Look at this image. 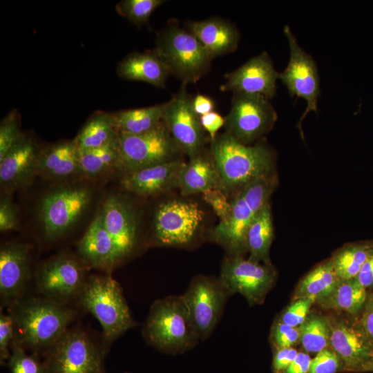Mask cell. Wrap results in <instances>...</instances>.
Masks as SVG:
<instances>
[{
    "mask_svg": "<svg viewBox=\"0 0 373 373\" xmlns=\"http://www.w3.org/2000/svg\"><path fill=\"white\" fill-rule=\"evenodd\" d=\"M209 152L226 193L274 172V153L265 143L245 145L224 132L211 142Z\"/></svg>",
    "mask_w": 373,
    "mask_h": 373,
    "instance_id": "6da1fadb",
    "label": "cell"
},
{
    "mask_svg": "<svg viewBox=\"0 0 373 373\" xmlns=\"http://www.w3.org/2000/svg\"><path fill=\"white\" fill-rule=\"evenodd\" d=\"M10 315L14 323V342L38 350L50 348L62 336L75 312L49 298H31L19 303Z\"/></svg>",
    "mask_w": 373,
    "mask_h": 373,
    "instance_id": "7a4b0ae2",
    "label": "cell"
},
{
    "mask_svg": "<svg viewBox=\"0 0 373 373\" xmlns=\"http://www.w3.org/2000/svg\"><path fill=\"white\" fill-rule=\"evenodd\" d=\"M278 184L275 172L261 177L238 190L231 200L232 209L225 222H219L211 231L213 240L229 255L247 251V231L269 200Z\"/></svg>",
    "mask_w": 373,
    "mask_h": 373,
    "instance_id": "3957f363",
    "label": "cell"
},
{
    "mask_svg": "<svg viewBox=\"0 0 373 373\" xmlns=\"http://www.w3.org/2000/svg\"><path fill=\"white\" fill-rule=\"evenodd\" d=\"M143 335L155 348L173 354L191 349L200 340L182 296H168L152 304Z\"/></svg>",
    "mask_w": 373,
    "mask_h": 373,
    "instance_id": "277c9868",
    "label": "cell"
},
{
    "mask_svg": "<svg viewBox=\"0 0 373 373\" xmlns=\"http://www.w3.org/2000/svg\"><path fill=\"white\" fill-rule=\"evenodd\" d=\"M78 296L79 303L100 323L107 341L135 326L121 287L111 276L90 277Z\"/></svg>",
    "mask_w": 373,
    "mask_h": 373,
    "instance_id": "5b68a950",
    "label": "cell"
},
{
    "mask_svg": "<svg viewBox=\"0 0 373 373\" xmlns=\"http://www.w3.org/2000/svg\"><path fill=\"white\" fill-rule=\"evenodd\" d=\"M153 50L182 84L195 83L205 75L213 59L188 30L170 24L158 32Z\"/></svg>",
    "mask_w": 373,
    "mask_h": 373,
    "instance_id": "8992f818",
    "label": "cell"
},
{
    "mask_svg": "<svg viewBox=\"0 0 373 373\" xmlns=\"http://www.w3.org/2000/svg\"><path fill=\"white\" fill-rule=\"evenodd\" d=\"M91 198V190L84 185L61 186L45 194L38 210L45 237L55 240L66 234L83 216Z\"/></svg>",
    "mask_w": 373,
    "mask_h": 373,
    "instance_id": "52a82bcc",
    "label": "cell"
},
{
    "mask_svg": "<svg viewBox=\"0 0 373 373\" xmlns=\"http://www.w3.org/2000/svg\"><path fill=\"white\" fill-rule=\"evenodd\" d=\"M118 148L125 173L180 159L182 153L162 121L144 133H118Z\"/></svg>",
    "mask_w": 373,
    "mask_h": 373,
    "instance_id": "ba28073f",
    "label": "cell"
},
{
    "mask_svg": "<svg viewBox=\"0 0 373 373\" xmlns=\"http://www.w3.org/2000/svg\"><path fill=\"white\" fill-rule=\"evenodd\" d=\"M277 117L265 97L233 93L231 109L224 117L225 133L242 144L251 145L273 128Z\"/></svg>",
    "mask_w": 373,
    "mask_h": 373,
    "instance_id": "9c48e42d",
    "label": "cell"
},
{
    "mask_svg": "<svg viewBox=\"0 0 373 373\" xmlns=\"http://www.w3.org/2000/svg\"><path fill=\"white\" fill-rule=\"evenodd\" d=\"M104 352L80 329L67 330L49 348L47 373H102Z\"/></svg>",
    "mask_w": 373,
    "mask_h": 373,
    "instance_id": "30bf717a",
    "label": "cell"
},
{
    "mask_svg": "<svg viewBox=\"0 0 373 373\" xmlns=\"http://www.w3.org/2000/svg\"><path fill=\"white\" fill-rule=\"evenodd\" d=\"M204 212L192 201L170 200L161 203L153 218V235L162 246L184 247L195 239Z\"/></svg>",
    "mask_w": 373,
    "mask_h": 373,
    "instance_id": "8fae6325",
    "label": "cell"
},
{
    "mask_svg": "<svg viewBox=\"0 0 373 373\" xmlns=\"http://www.w3.org/2000/svg\"><path fill=\"white\" fill-rule=\"evenodd\" d=\"M229 296L218 278L197 276L191 280L182 297L200 340L213 332Z\"/></svg>",
    "mask_w": 373,
    "mask_h": 373,
    "instance_id": "7c38bea8",
    "label": "cell"
},
{
    "mask_svg": "<svg viewBox=\"0 0 373 373\" xmlns=\"http://www.w3.org/2000/svg\"><path fill=\"white\" fill-rule=\"evenodd\" d=\"M218 278L230 295L238 293L253 305L264 301L274 283L276 271L271 264L229 255L222 262Z\"/></svg>",
    "mask_w": 373,
    "mask_h": 373,
    "instance_id": "4fadbf2b",
    "label": "cell"
},
{
    "mask_svg": "<svg viewBox=\"0 0 373 373\" xmlns=\"http://www.w3.org/2000/svg\"><path fill=\"white\" fill-rule=\"evenodd\" d=\"M186 84L165 102L162 121L182 153L191 159L204 151L205 131L194 112Z\"/></svg>",
    "mask_w": 373,
    "mask_h": 373,
    "instance_id": "5bb4252c",
    "label": "cell"
},
{
    "mask_svg": "<svg viewBox=\"0 0 373 373\" xmlns=\"http://www.w3.org/2000/svg\"><path fill=\"white\" fill-rule=\"evenodd\" d=\"M284 33L289 42L290 56L286 68L279 74V79L291 97H302L307 102L300 124L309 112L317 113L320 79L315 61L301 48L288 26H285Z\"/></svg>",
    "mask_w": 373,
    "mask_h": 373,
    "instance_id": "9a60e30c",
    "label": "cell"
},
{
    "mask_svg": "<svg viewBox=\"0 0 373 373\" xmlns=\"http://www.w3.org/2000/svg\"><path fill=\"white\" fill-rule=\"evenodd\" d=\"M36 281L41 294L62 303L78 296L86 282L79 262L65 254L44 263L37 271Z\"/></svg>",
    "mask_w": 373,
    "mask_h": 373,
    "instance_id": "2e32d148",
    "label": "cell"
},
{
    "mask_svg": "<svg viewBox=\"0 0 373 373\" xmlns=\"http://www.w3.org/2000/svg\"><path fill=\"white\" fill-rule=\"evenodd\" d=\"M104 226L115 246L116 264L135 250L138 238V217L132 204L123 196L111 194L100 209Z\"/></svg>",
    "mask_w": 373,
    "mask_h": 373,
    "instance_id": "e0dca14e",
    "label": "cell"
},
{
    "mask_svg": "<svg viewBox=\"0 0 373 373\" xmlns=\"http://www.w3.org/2000/svg\"><path fill=\"white\" fill-rule=\"evenodd\" d=\"M279 74L269 55L262 52L227 74L221 89L233 93L259 95L270 100L276 94Z\"/></svg>",
    "mask_w": 373,
    "mask_h": 373,
    "instance_id": "ac0fdd59",
    "label": "cell"
},
{
    "mask_svg": "<svg viewBox=\"0 0 373 373\" xmlns=\"http://www.w3.org/2000/svg\"><path fill=\"white\" fill-rule=\"evenodd\" d=\"M40 150L32 137L23 134L0 160L1 187L15 189L26 185L36 175V165Z\"/></svg>",
    "mask_w": 373,
    "mask_h": 373,
    "instance_id": "d6986e66",
    "label": "cell"
},
{
    "mask_svg": "<svg viewBox=\"0 0 373 373\" xmlns=\"http://www.w3.org/2000/svg\"><path fill=\"white\" fill-rule=\"evenodd\" d=\"M184 162L180 159L125 173L121 180L124 189L140 196H150L178 188Z\"/></svg>",
    "mask_w": 373,
    "mask_h": 373,
    "instance_id": "ffe728a7",
    "label": "cell"
},
{
    "mask_svg": "<svg viewBox=\"0 0 373 373\" xmlns=\"http://www.w3.org/2000/svg\"><path fill=\"white\" fill-rule=\"evenodd\" d=\"M330 327L329 344L332 350L350 371H364L373 355V348L358 327L343 322Z\"/></svg>",
    "mask_w": 373,
    "mask_h": 373,
    "instance_id": "44dd1931",
    "label": "cell"
},
{
    "mask_svg": "<svg viewBox=\"0 0 373 373\" xmlns=\"http://www.w3.org/2000/svg\"><path fill=\"white\" fill-rule=\"evenodd\" d=\"M30 249L19 242L3 245L0 250V292L4 299L17 297L30 274Z\"/></svg>",
    "mask_w": 373,
    "mask_h": 373,
    "instance_id": "7402d4cb",
    "label": "cell"
},
{
    "mask_svg": "<svg viewBox=\"0 0 373 373\" xmlns=\"http://www.w3.org/2000/svg\"><path fill=\"white\" fill-rule=\"evenodd\" d=\"M187 30L193 33L212 59L233 52L240 40L237 28L231 22L217 17L190 21Z\"/></svg>",
    "mask_w": 373,
    "mask_h": 373,
    "instance_id": "603a6c76",
    "label": "cell"
},
{
    "mask_svg": "<svg viewBox=\"0 0 373 373\" xmlns=\"http://www.w3.org/2000/svg\"><path fill=\"white\" fill-rule=\"evenodd\" d=\"M77 249L82 258L93 267L108 270L116 265L115 246L100 210L79 240Z\"/></svg>",
    "mask_w": 373,
    "mask_h": 373,
    "instance_id": "cb8c5ba5",
    "label": "cell"
},
{
    "mask_svg": "<svg viewBox=\"0 0 373 373\" xmlns=\"http://www.w3.org/2000/svg\"><path fill=\"white\" fill-rule=\"evenodd\" d=\"M178 188L183 195L202 194L213 189L224 191L221 177L209 151L208 153L203 151L184 162L179 175Z\"/></svg>",
    "mask_w": 373,
    "mask_h": 373,
    "instance_id": "d4e9b609",
    "label": "cell"
},
{
    "mask_svg": "<svg viewBox=\"0 0 373 373\" xmlns=\"http://www.w3.org/2000/svg\"><path fill=\"white\" fill-rule=\"evenodd\" d=\"M117 73L122 79L144 82L156 87H164L168 77L172 75L153 50L128 54L117 64Z\"/></svg>",
    "mask_w": 373,
    "mask_h": 373,
    "instance_id": "484cf974",
    "label": "cell"
},
{
    "mask_svg": "<svg viewBox=\"0 0 373 373\" xmlns=\"http://www.w3.org/2000/svg\"><path fill=\"white\" fill-rule=\"evenodd\" d=\"M80 173L79 150L75 139L62 141L43 149L38 155L36 175L46 179H64Z\"/></svg>",
    "mask_w": 373,
    "mask_h": 373,
    "instance_id": "4316f807",
    "label": "cell"
},
{
    "mask_svg": "<svg viewBox=\"0 0 373 373\" xmlns=\"http://www.w3.org/2000/svg\"><path fill=\"white\" fill-rule=\"evenodd\" d=\"M274 239V225L271 206L267 203L249 225L245 236L249 260L271 264L269 249Z\"/></svg>",
    "mask_w": 373,
    "mask_h": 373,
    "instance_id": "83f0119b",
    "label": "cell"
},
{
    "mask_svg": "<svg viewBox=\"0 0 373 373\" xmlns=\"http://www.w3.org/2000/svg\"><path fill=\"white\" fill-rule=\"evenodd\" d=\"M340 280L329 258L316 266L300 280L294 298L295 300L309 298L316 302L327 297Z\"/></svg>",
    "mask_w": 373,
    "mask_h": 373,
    "instance_id": "f1b7e54d",
    "label": "cell"
},
{
    "mask_svg": "<svg viewBox=\"0 0 373 373\" xmlns=\"http://www.w3.org/2000/svg\"><path fill=\"white\" fill-rule=\"evenodd\" d=\"M165 103L111 113L117 133L141 134L156 127L162 119Z\"/></svg>",
    "mask_w": 373,
    "mask_h": 373,
    "instance_id": "f546056e",
    "label": "cell"
},
{
    "mask_svg": "<svg viewBox=\"0 0 373 373\" xmlns=\"http://www.w3.org/2000/svg\"><path fill=\"white\" fill-rule=\"evenodd\" d=\"M118 136L111 113H95L79 131L75 138L79 151L102 147L115 140Z\"/></svg>",
    "mask_w": 373,
    "mask_h": 373,
    "instance_id": "4dcf8cb0",
    "label": "cell"
},
{
    "mask_svg": "<svg viewBox=\"0 0 373 373\" xmlns=\"http://www.w3.org/2000/svg\"><path fill=\"white\" fill-rule=\"evenodd\" d=\"M367 297L366 289L355 278L341 279L327 297L316 303L326 309L341 310L356 314L363 308Z\"/></svg>",
    "mask_w": 373,
    "mask_h": 373,
    "instance_id": "1f68e13d",
    "label": "cell"
},
{
    "mask_svg": "<svg viewBox=\"0 0 373 373\" xmlns=\"http://www.w3.org/2000/svg\"><path fill=\"white\" fill-rule=\"evenodd\" d=\"M120 160L117 137L100 148L79 151V166L81 173L94 178L108 171L119 169Z\"/></svg>",
    "mask_w": 373,
    "mask_h": 373,
    "instance_id": "d6a6232c",
    "label": "cell"
},
{
    "mask_svg": "<svg viewBox=\"0 0 373 373\" xmlns=\"http://www.w3.org/2000/svg\"><path fill=\"white\" fill-rule=\"evenodd\" d=\"M372 246L352 244L336 251L331 258L334 269L341 279L355 278L367 260Z\"/></svg>",
    "mask_w": 373,
    "mask_h": 373,
    "instance_id": "836d02e7",
    "label": "cell"
},
{
    "mask_svg": "<svg viewBox=\"0 0 373 373\" xmlns=\"http://www.w3.org/2000/svg\"><path fill=\"white\" fill-rule=\"evenodd\" d=\"M300 341L307 352L318 353L329 344V323L323 318L312 316L299 327Z\"/></svg>",
    "mask_w": 373,
    "mask_h": 373,
    "instance_id": "e575fe53",
    "label": "cell"
},
{
    "mask_svg": "<svg viewBox=\"0 0 373 373\" xmlns=\"http://www.w3.org/2000/svg\"><path fill=\"white\" fill-rule=\"evenodd\" d=\"M163 3L162 0H122L116 5V10L136 26H142Z\"/></svg>",
    "mask_w": 373,
    "mask_h": 373,
    "instance_id": "d590c367",
    "label": "cell"
},
{
    "mask_svg": "<svg viewBox=\"0 0 373 373\" xmlns=\"http://www.w3.org/2000/svg\"><path fill=\"white\" fill-rule=\"evenodd\" d=\"M20 128L19 115L16 110L10 112L0 124V160L23 135Z\"/></svg>",
    "mask_w": 373,
    "mask_h": 373,
    "instance_id": "8d00e7d4",
    "label": "cell"
},
{
    "mask_svg": "<svg viewBox=\"0 0 373 373\" xmlns=\"http://www.w3.org/2000/svg\"><path fill=\"white\" fill-rule=\"evenodd\" d=\"M8 365L11 373H47L44 364L27 354L23 347L13 342Z\"/></svg>",
    "mask_w": 373,
    "mask_h": 373,
    "instance_id": "74e56055",
    "label": "cell"
},
{
    "mask_svg": "<svg viewBox=\"0 0 373 373\" xmlns=\"http://www.w3.org/2000/svg\"><path fill=\"white\" fill-rule=\"evenodd\" d=\"M226 194L219 189H210L202 193V198L212 208L220 220L219 222H225L232 209L231 200H228Z\"/></svg>",
    "mask_w": 373,
    "mask_h": 373,
    "instance_id": "f35d334b",
    "label": "cell"
},
{
    "mask_svg": "<svg viewBox=\"0 0 373 373\" xmlns=\"http://www.w3.org/2000/svg\"><path fill=\"white\" fill-rule=\"evenodd\" d=\"M314 300L309 298L297 299L291 303L280 318V322L292 327H300L307 319Z\"/></svg>",
    "mask_w": 373,
    "mask_h": 373,
    "instance_id": "ab89813d",
    "label": "cell"
},
{
    "mask_svg": "<svg viewBox=\"0 0 373 373\" xmlns=\"http://www.w3.org/2000/svg\"><path fill=\"white\" fill-rule=\"evenodd\" d=\"M339 361L332 350L325 348L312 359L308 373H336L339 367Z\"/></svg>",
    "mask_w": 373,
    "mask_h": 373,
    "instance_id": "60d3db41",
    "label": "cell"
},
{
    "mask_svg": "<svg viewBox=\"0 0 373 373\" xmlns=\"http://www.w3.org/2000/svg\"><path fill=\"white\" fill-rule=\"evenodd\" d=\"M271 338L278 349L291 347L300 341L299 327H292L279 321L274 327Z\"/></svg>",
    "mask_w": 373,
    "mask_h": 373,
    "instance_id": "b9f144b4",
    "label": "cell"
},
{
    "mask_svg": "<svg viewBox=\"0 0 373 373\" xmlns=\"http://www.w3.org/2000/svg\"><path fill=\"white\" fill-rule=\"evenodd\" d=\"M15 338L14 323L11 315L1 314L0 316V358L1 361L9 358L10 347Z\"/></svg>",
    "mask_w": 373,
    "mask_h": 373,
    "instance_id": "7bdbcfd3",
    "label": "cell"
},
{
    "mask_svg": "<svg viewBox=\"0 0 373 373\" xmlns=\"http://www.w3.org/2000/svg\"><path fill=\"white\" fill-rule=\"evenodd\" d=\"M17 207L8 195H3L0 201V230L7 231L15 229L18 226Z\"/></svg>",
    "mask_w": 373,
    "mask_h": 373,
    "instance_id": "ee69618b",
    "label": "cell"
},
{
    "mask_svg": "<svg viewBox=\"0 0 373 373\" xmlns=\"http://www.w3.org/2000/svg\"><path fill=\"white\" fill-rule=\"evenodd\" d=\"M358 329L373 348V294L367 296Z\"/></svg>",
    "mask_w": 373,
    "mask_h": 373,
    "instance_id": "f6af8a7d",
    "label": "cell"
},
{
    "mask_svg": "<svg viewBox=\"0 0 373 373\" xmlns=\"http://www.w3.org/2000/svg\"><path fill=\"white\" fill-rule=\"evenodd\" d=\"M200 122L211 142L217 136L218 131L224 125L225 119L218 113L213 111L200 117Z\"/></svg>",
    "mask_w": 373,
    "mask_h": 373,
    "instance_id": "bcb514c9",
    "label": "cell"
},
{
    "mask_svg": "<svg viewBox=\"0 0 373 373\" xmlns=\"http://www.w3.org/2000/svg\"><path fill=\"white\" fill-rule=\"evenodd\" d=\"M298 352L292 347L278 349L273 360V369L275 373L283 372L294 361Z\"/></svg>",
    "mask_w": 373,
    "mask_h": 373,
    "instance_id": "7dc6e473",
    "label": "cell"
},
{
    "mask_svg": "<svg viewBox=\"0 0 373 373\" xmlns=\"http://www.w3.org/2000/svg\"><path fill=\"white\" fill-rule=\"evenodd\" d=\"M355 279L366 289L373 287V245L367 260Z\"/></svg>",
    "mask_w": 373,
    "mask_h": 373,
    "instance_id": "c3c4849f",
    "label": "cell"
},
{
    "mask_svg": "<svg viewBox=\"0 0 373 373\" xmlns=\"http://www.w3.org/2000/svg\"><path fill=\"white\" fill-rule=\"evenodd\" d=\"M311 361L312 358L309 354L300 352L283 373H308Z\"/></svg>",
    "mask_w": 373,
    "mask_h": 373,
    "instance_id": "681fc988",
    "label": "cell"
},
{
    "mask_svg": "<svg viewBox=\"0 0 373 373\" xmlns=\"http://www.w3.org/2000/svg\"><path fill=\"white\" fill-rule=\"evenodd\" d=\"M192 106L199 117L213 111L215 107L214 102L209 97L201 94L192 99Z\"/></svg>",
    "mask_w": 373,
    "mask_h": 373,
    "instance_id": "f907efd6",
    "label": "cell"
},
{
    "mask_svg": "<svg viewBox=\"0 0 373 373\" xmlns=\"http://www.w3.org/2000/svg\"><path fill=\"white\" fill-rule=\"evenodd\" d=\"M364 371H372V372H373V355H372L371 359L370 360V361L368 362V363L367 364Z\"/></svg>",
    "mask_w": 373,
    "mask_h": 373,
    "instance_id": "816d5d0a",
    "label": "cell"
},
{
    "mask_svg": "<svg viewBox=\"0 0 373 373\" xmlns=\"http://www.w3.org/2000/svg\"><path fill=\"white\" fill-rule=\"evenodd\" d=\"M102 373H104V372H102Z\"/></svg>",
    "mask_w": 373,
    "mask_h": 373,
    "instance_id": "f5cc1de1",
    "label": "cell"
}]
</instances>
